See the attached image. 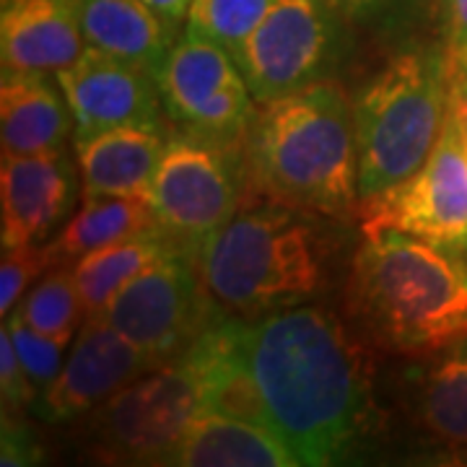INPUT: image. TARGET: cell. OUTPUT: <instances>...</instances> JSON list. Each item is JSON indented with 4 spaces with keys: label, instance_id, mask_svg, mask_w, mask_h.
<instances>
[{
    "label": "cell",
    "instance_id": "1",
    "mask_svg": "<svg viewBox=\"0 0 467 467\" xmlns=\"http://www.w3.org/2000/svg\"><path fill=\"white\" fill-rule=\"evenodd\" d=\"M247 356L270 431L299 465L348 460L374 423L371 346L319 304L247 319Z\"/></svg>",
    "mask_w": 467,
    "mask_h": 467
},
{
    "label": "cell",
    "instance_id": "2",
    "mask_svg": "<svg viewBox=\"0 0 467 467\" xmlns=\"http://www.w3.org/2000/svg\"><path fill=\"white\" fill-rule=\"evenodd\" d=\"M244 198L315 216L358 211L353 101L330 78L260 101L242 146Z\"/></svg>",
    "mask_w": 467,
    "mask_h": 467
},
{
    "label": "cell",
    "instance_id": "3",
    "mask_svg": "<svg viewBox=\"0 0 467 467\" xmlns=\"http://www.w3.org/2000/svg\"><path fill=\"white\" fill-rule=\"evenodd\" d=\"M348 325L392 356L441 350L467 337V257L418 236H367L346 281Z\"/></svg>",
    "mask_w": 467,
    "mask_h": 467
},
{
    "label": "cell",
    "instance_id": "4",
    "mask_svg": "<svg viewBox=\"0 0 467 467\" xmlns=\"http://www.w3.org/2000/svg\"><path fill=\"white\" fill-rule=\"evenodd\" d=\"M202 285L221 315L257 319L306 304L325 284V247L304 211L242 201L198 260Z\"/></svg>",
    "mask_w": 467,
    "mask_h": 467
},
{
    "label": "cell",
    "instance_id": "5",
    "mask_svg": "<svg viewBox=\"0 0 467 467\" xmlns=\"http://www.w3.org/2000/svg\"><path fill=\"white\" fill-rule=\"evenodd\" d=\"M447 117V52L405 50L389 57L353 99L358 198H374L416 174L431 156Z\"/></svg>",
    "mask_w": 467,
    "mask_h": 467
},
{
    "label": "cell",
    "instance_id": "6",
    "mask_svg": "<svg viewBox=\"0 0 467 467\" xmlns=\"http://www.w3.org/2000/svg\"><path fill=\"white\" fill-rule=\"evenodd\" d=\"M244 198L242 150L221 149L171 128L150 184L149 202L169 247L198 265L208 239Z\"/></svg>",
    "mask_w": 467,
    "mask_h": 467
},
{
    "label": "cell",
    "instance_id": "7",
    "mask_svg": "<svg viewBox=\"0 0 467 467\" xmlns=\"http://www.w3.org/2000/svg\"><path fill=\"white\" fill-rule=\"evenodd\" d=\"M198 413L195 377L182 358H174L88 410L81 423V441L94 462L164 465Z\"/></svg>",
    "mask_w": 467,
    "mask_h": 467
},
{
    "label": "cell",
    "instance_id": "8",
    "mask_svg": "<svg viewBox=\"0 0 467 467\" xmlns=\"http://www.w3.org/2000/svg\"><path fill=\"white\" fill-rule=\"evenodd\" d=\"M156 84L171 128L242 150L257 101L232 52L184 32L156 73Z\"/></svg>",
    "mask_w": 467,
    "mask_h": 467
},
{
    "label": "cell",
    "instance_id": "9",
    "mask_svg": "<svg viewBox=\"0 0 467 467\" xmlns=\"http://www.w3.org/2000/svg\"><path fill=\"white\" fill-rule=\"evenodd\" d=\"M358 223L364 236L402 232L467 257V150L451 115L416 174L358 202Z\"/></svg>",
    "mask_w": 467,
    "mask_h": 467
},
{
    "label": "cell",
    "instance_id": "10",
    "mask_svg": "<svg viewBox=\"0 0 467 467\" xmlns=\"http://www.w3.org/2000/svg\"><path fill=\"white\" fill-rule=\"evenodd\" d=\"M340 21L327 0H273L234 57L254 101L325 81L340 52Z\"/></svg>",
    "mask_w": 467,
    "mask_h": 467
},
{
    "label": "cell",
    "instance_id": "11",
    "mask_svg": "<svg viewBox=\"0 0 467 467\" xmlns=\"http://www.w3.org/2000/svg\"><path fill=\"white\" fill-rule=\"evenodd\" d=\"M218 315L198 265L177 252L135 275L104 312L153 367L180 358Z\"/></svg>",
    "mask_w": 467,
    "mask_h": 467
},
{
    "label": "cell",
    "instance_id": "12",
    "mask_svg": "<svg viewBox=\"0 0 467 467\" xmlns=\"http://www.w3.org/2000/svg\"><path fill=\"white\" fill-rule=\"evenodd\" d=\"M55 76L73 115V146L112 128L169 133L159 84L149 70L86 45L84 52Z\"/></svg>",
    "mask_w": 467,
    "mask_h": 467
},
{
    "label": "cell",
    "instance_id": "13",
    "mask_svg": "<svg viewBox=\"0 0 467 467\" xmlns=\"http://www.w3.org/2000/svg\"><path fill=\"white\" fill-rule=\"evenodd\" d=\"M156 368L107 317L86 319L57 379L36 398L34 413L50 423H67L109 400L122 387Z\"/></svg>",
    "mask_w": 467,
    "mask_h": 467
},
{
    "label": "cell",
    "instance_id": "14",
    "mask_svg": "<svg viewBox=\"0 0 467 467\" xmlns=\"http://www.w3.org/2000/svg\"><path fill=\"white\" fill-rule=\"evenodd\" d=\"M180 358L195 377L201 410L270 429L265 400L247 356V319L218 315Z\"/></svg>",
    "mask_w": 467,
    "mask_h": 467
},
{
    "label": "cell",
    "instance_id": "15",
    "mask_svg": "<svg viewBox=\"0 0 467 467\" xmlns=\"http://www.w3.org/2000/svg\"><path fill=\"white\" fill-rule=\"evenodd\" d=\"M73 169L66 150L47 153H3L0 167V218L3 247L36 244L47 239L73 202Z\"/></svg>",
    "mask_w": 467,
    "mask_h": 467
},
{
    "label": "cell",
    "instance_id": "16",
    "mask_svg": "<svg viewBox=\"0 0 467 467\" xmlns=\"http://www.w3.org/2000/svg\"><path fill=\"white\" fill-rule=\"evenodd\" d=\"M84 47V0H0L3 67L57 73Z\"/></svg>",
    "mask_w": 467,
    "mask_h": 467
},
{
    "label": "cell",
    "instance_id": "17",
    "mask_svg": "<svg viewBox=\"0 0 467 467\" xmlns=\"http://www.w3.org/2000/svg\"><path fill=\"white\" fill-rule=\"evenodd\" d=\"M405 408L420 439L450 454L467 450V337L420 356L405 371Z\"/></svg>",
    "mask_w": 467,
    "mask_h": 467
},
{
    "label": "cell",
    "instance_id": "18",
    "mask_svg": "<svg viewBox=\"0 0 467 467\" xmlns=\"http://www.w3.org/2000/svg\"><path fill=\"white\" fill-rule=\"evenodd\" d=\"M70 107L60 84L42 70L3 67L0 78V140L3 153H47L63 149L70 133Z\"/></svg>",
    "mask_w": 467,
    "mask_h": 467
},
{
    "label": "cell",
    "instance_id": "19",
    "mask_svg": "<svg viewBox=\"0 0 467 467\" xmlns=\"http://www.w3.org/2000/svg\"><path fill=\"white\" fill-rule=\"evenodd\" d=\"M167 135L149 128H112L76 143L86 198H143L167 149Z\"/></svg>",
    "mask_w": 467,
    "mask_h": 467
},
{
    "label": "cell",
    "instance_id": "20",
    "mask_svg": "<svg viewBox=\"0 0 467 467\" xmlns=\"http://www.w3.org/2000/svg\"><path fill=\"white\" fill-rule=\"evenodd\" d=\"M164 465L171 467H296V457L265 426L201 410Z\"/></svg>",
    "mask_w": 467,
    "mask_h": 467
},
{
    "label": "cell",
    "instance_id": "21",
    "mask_svg": "<svg viewBox=\"0 0 467 467\" xmlns=\"http://www.w3.org/2000/svg\"><path fill=\"white\" fill-rule=\"evenodd\" d=\"M84 39L156 78L177 34L143 0H84Z\"/></svg>",
    "mask_w": 467,
    "mask_h": 467
},
{
    "label": "cell",
    "instance_id": "22",
    "mask_svg": "<svg viewBox=\"0 0 467 467\" xmlns=\"http://www.w3.org/2000/svg\"><path fill=\"white\" fill-rule=\"evenodd\" d=\"M159 234L156 213L143 198H86L84 208L52 239V265H73L84 254L128 239Z\"/></svg>",
    "mask_w": 467,
    "mask_h": 467
},
{
    "label": "cell",
    "instance_id": "23",
    "mask_svg": "<svg viewBox=\"0 0 467 467\" xmlns=\"http://www.w3.org/2000/svg\"><path fill=\"white\" fill-rule=\"evenodd\" d=\"M171 252L174 250L169 247V242L161 234H149V236L128 239V242L84 254L73 265V273H76L78 294L84 301L86 319L104 317V312L117 299V294L130 284L135 275H140L146 267L159 263Z\"/></svg>",
    "mask_w": 467,
    "mask_h": 467
},
{
    "label": "cell",
    "instance_id": "24",
    "mask_svg": "<svg viewBox=\"0 0 467 467\" xmlns=\"http://www.w3.org/2000/svg\"><path fill=\"white\" fill-rule=\"evenodd\" d=\"M16 312L36 333L70 343L78 325H84V301L70 265H55L34 285L32 294L18 301Z\"/></svg>",
    "mask_w": 467,
    "mask_h": 467
},
{
    "label": "cell",
    "instance_id": "25",
    "mask_svg": "<svg viewBox=\"0 0 467 467\" xmlns=\"http://www.w3.org/2000/svg\"><path fill=\"white\" fill-rule=\"evenodd\" d=\"M270 3L273 0H195L184 21V32L216 42L236 57Z\"/></svg>",
    "mask_w": 467,
    "mask_h": 467
},
{
    "label": "cell",
    "instance_id": "26",
    "mask_svg": "<svg viewBox=\"0 0 467 467\" xmlns=\"http://www.w3.org/2000/svg\"><path fill=\"white\" fill-rule=\"evenodd\" d=\"M5 325L11 330V337H14V346H16L21 364L26 368L34 387L39 389V395H42L57 379V374L63 371V367H66V348L70 343H63V340H55V337L36 333L32 325L24 322V317L18 315L16 309L11 312V319Z\"/></svg>",
    "mask_w": 467,
    "mask_h": 467
},
{
    "label": "cell",
    "instance_id": "27",
    "mask_svg": "<svg viewBox=\"0 0 467 467\" xmlns=\"http://www.w3.org/2000/svg\"><path fill=\"white\" fill-rule=\"evenodd\" d=\"M52 265V254L47 244H21V247H3L0 260V315L8 317L18 306L26 285L36 275H42Z\"/></svg>",
    "mask_w": 467,
    "mask_h": 467
},
{
    "label": "cell",
    "instance_id": "28",
    "mask_svg": "<svg viewBox=\"0 0 467 467\" xmlns=\"http://www.w3.org/2000/svg\"><path fill=\"white\" fill-rule=\"evenodd\" d=\"M0 392H3V413H21L24 408H34L39 398V389L34 387L18 358L8 325H3L0 330Z\"/></svg>",
    "mask_w": 467,
    "mask_h": 467
},
{
    "label": "cell",
    "instance_id": "29",
    "mask_svg": "<svg viewBox=\"0 0 467 467\" xmlns=\"http://www.w3.org/2000/svg\"><path fill=\"white\" fill-rule=\"evenodd\" d=\"M42 457V447L32 434V429L18 418V413H3V450L0 465L21 467L36 465Z\"/></svg>",
    "mask_w": 467,
    "mask_h": 467
},
{
    "label": "cell",
    "instance_id": "30",
    "mask_svg": "<svg viewBox=\"0 0 467 467\" xmlns=\"http://www.w3.org/2000/svg\"><path fill=\"white\" fill-rule=\"evenodd\" d=\"M333 5V11L343 21L353 24H368L377 18L387 16L389 11H395L402 0H327Z\"/></svg>",
    "mask_w": 467,
    "mask_h": 467
},
{
    "label": "cell",
    "instance_id": "31",
    "mask_svg": "<svg viewBox=\"0 0 467 467\" xmlns=\"http://www.w3.org/2000/svg\"><path fill=\"white\" fill-rule=\"evenodd\" d=\"M450 115L460 128L467 150V67L450 66Z\"/></svg>",
    "mask_w": 467,
    "mask_h": 467
},
{
    "label": "cell",
    "instance_id": "32",
    "mask_svg": "<svg viewBox=\"0 0 467 467\" xmlns=\"http://www.w3.org/2000/svg\"><path fill=\"white\" fill-rule=\"evenodd\" d=\"M447 52L467 47V0H444Z\"/></svg>",
    "mask_w": 467,
    "mask_h": 467
},
{
    "label": "cell",
    "instance_id": "33",
    "mask_svg": "<svg viewBox=\"0 0 467 467\" xmlns=\"http://www.w3.org/2000/svg\"><path fill=\"white\" fill-rule=\"evenodd\" d=\"M143 3L167 24L169 32L177 34L180 26L187 21V14H190V8H192L195 0H143Z\"/></svg>",
    "mask_w": 467,
    "mask_h": 467
},
{
    "label": "cell",
    "instance_id": "34",
    "mask_svg": "<svg viewBox=\"0 0 467 467\" xmlns=\"http://www.w3.org/2000/svg\"><path fill=\"white\" fill-rule=\"evenodd\" d=\"M454 457H462L460 462H465V465H467V450H465V451H460V454H454Z\"/></svg>",
    "mask_w": 467,
    "mask_h": 467
}]
</instances>
